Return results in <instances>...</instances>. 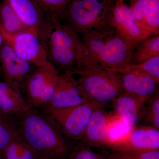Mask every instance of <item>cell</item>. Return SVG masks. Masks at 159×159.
I'll use <instances>...</instances> for the list:
<instances>
[{"instance_id":"cell-16","label":"cell","mask_w":159,"mask_h":159,"mask_svg":"<svg viewBox=\"0 0 159 159\" xmlns=\"http://www.w3.org/2000/svg\"><path fill=\"white\" fill-rule=\"evenodd\" d=\"M147 101L143 98L123 92L114 99L112 105L115 115L133 128L142 119L144 105Z\"/></svg>"},{"instance_id":"cell-15","label":"cell","mask_w":159,"mask_h":159,"mask_svg":"<svg viewBox=\"0 0 159 159\" xmlns=\"http://www.w3.org/2000/svg\"><path fill=\"white\" fill-rule=\"evenodd\" d=\"M118 74L124 93L148 101L158 92L157 86L158 83L148 74L138 71H129Z\"/></svg>"},{"instance_id":"cell-31","label":"cell","mask_w":159,"mask_h":159,"mask_svg":"<svg viewBox=\"0 0 159 159\" xmlns=\"http://www.w3.org/2000/svg\"><path fill=\"white\" fill-rule=\"evenodd\" d=\"M0 159H4V158H3L2 153V152H0Z\"/></svg>"},{"instance_id":"cell-17","label":"cell","mask_w":159,"mask_h":159,"mask_svg":"<svg viewBox=\"0 0 159 159\" xmlns=\"http://www.w3.org/2000/svg\"><path fill=\"white\" fill-rule=\"evenodd\" d=\"M58 71L49 62L46 65L37 67L35 70L29 74L26 77L24 81L25 99L32 108H37L40 97L49 80Z\"/></svg>"},{"instance_id":"cell-11","label":"cell","mask_w":159,"mask_h":159,"mask_svg":"<svg viewBox=\"0 0 159 159\" xmlns=\"http://www.w3.org/2000/svg\"><path fill=\"white\" fill-rule=\"evenodd\" d=\"M111 149L135 152L159 150V129L150 125L134 126L127 138Z\"/></svg>"},{"instance_id":"cell-9","label":"cell","mask_w":159,"mask_h":159,"mask_svg":"<svg viewBox=\"0 0 159 159\" xmlns=\"http://www.w3.org/2000/svg\"><path fill=\"white\" fill-rule=\"evenodd\" d=\"M73 72L60 73L53 97L42 112L71 107L89 102L84 96Z\"/></svg>"},{"instance_id":"cell-30","label":"cell","mask_w":159,"mask_h":159,"mask_svg":"<svg viewBox=\"0 0 159 159\" xmlns=\"http://www.w3.org/2000/svg\"><path fill=\"white\" fill-rule=\"evenodd\" d=\"M4 43V39H3L2 35V33L0 32V48L2 47L3 43Z\"/></svg>"},{"instance_id":"cell-32","label":"cell","mask_w":159,"mask_h":159,"mask_svg":"<svg viewBox=\"0 0 159 159\" xmlns=\"http://www.w3.org/2000/svg\"><path fill=\"white\" fill-rule=\"evenodd\" d=\"M38 159H49L47 158L41 156L40 157H39V158Z\"/></svg>"},{"instance_id":"cell-28","label":"cell","mask_w":159,"mask_h":159,"mask_svg":"<svg viewBox=\"0 0 159 159\" xmlns=\"http://www.w3.org/2000/svg\"><path fill=\"white\" fill-rule=\"evenodd\" d=\"M69 159H107L96 152L90 148V146L85 142L80 141L69 152Z\"/></svg>"},{"instance_id":"cell-19","label":"cell","mask_w":159,"mask_h":159,"mask_svg":"<svg viewBox=\"0 0 159 159\" xmlns=\"http://www.w3.org/2000/svg\"><path fill=\"white\" fill-rule=\"evenodd\" d=\"M0 29L10 34L25 32L32 33L5 0L0 5Z\"/></svg>"},{"instance_id":"cell-24","label":"cell","mask_w":159,"mask_h":159,"mask_svg":"<svg viewBox=\"0 0 159 159\" xmlns=\"http://www.w3.org/2000/svg\"><path fill=\"white\" fill-rule=\"evenodd\" d=\"M112 71L118 74L129 71L142 72L150 75L159 83V56L152 57L139 63L128 65L123 68Z\"/></svg>"},{"instance_id":"cell-26","label":"cell","mask_w":159,"mask_h":159,"mask_svg":"<svg viewBox=\"0 0 159 159\" xmlns=\"http://www.w3.org/2000/svg\"><path fill=\"white\" fill-rule=\"evenodd\" d=\"M142 118L149 125L159 129V95L158 91L146 102Z\"/></svg>"},{"instance_id":"cell-34","label":"cell","mask_w":159,"mask_h":159,"mask_svg":"<svg viewBox=\"0 0 159 159\" xmlns=\"http://www.w3.org/2000/svg\"><path fill=\"white\" fill-rule=\"evenodd\" d=\"M113 1H114V0H113ZM114 2H115V1H114Z\"/></svg>"},{"instance_id":"cell-13","label":"cell","mask_w":159,"mask_h":159,"mask_svg":"<svg viewBox=\"0 0 159 159\" xmlns=\"http://www.w3.org/2000/svg\"><path fill=\"white\" fill-rule=\"evenodd\" d=\"M0 62L5 81L21 85L31 70V64L17 55L4 43L0 48Z\"/></svg>"},{"instance_id":"cell-2","label":"cell","mask_w":159,"mask_h":159,"mask_svg":"<svg viewBox=\"0 0 159 159\" xmlns=\"http://www.w3.org/2000/svg\"><path fill=\"white\" fill-rule=\"evenodd\" d=\"M18 127L20 136L41 156L65 159L68 155L64 135L43 112H27L19 119Z\"/></svg>"},{"instance_id":"cell-27","label":"cell","mask_w":159,"mask_h":159,"mask_svg":"<svg viewBox=\"0 0 159 159\" xmlns=\"http://www.w3.org/2000/svg\"><path fill=\"white\" fill-rule=\"evenodd\" d=\"M107 159H159V150L148 152L113 151Z\"/></svg>"},{"instance_id":"cell-29","label":"cell","mask_w":159,"mask_h":159,"mask_svg":"<svg viewBox=\"0 0 159 159\" xmlns=\"http://www.w3.org/2000/svg\"><path fill=\"white\" fill-rule=\"evenodd\" d=\"M60 73V72L58 71L55 73L49 80L45 88L40 97L37 108H43L52 98L55 91Z\"/></svg>"},{"instance_id":"cell-14","label":"cell","mask_w":159,"mask_h":159,"mask_svg":"<svg viewBox=\"0 0 159 159\" xmlns=\"http://www.w3.org/2000/svg\"><path fill=\"white\" fill-rule=\"evenodd\" d=\"M134 19L150 36L159 35V0H129Z\"/></svg>"},{"instance_id":"cell-6","label":"cell","mask_w":159,"mask_h":159,"mask_svg":"<svg viewBox=\"0 0 159 159\" xmlns=\"http://www.w3.org/2000/svg\"><path fill=\"white\" fill-rule=\"evenodd\" d=\"M98 107L93 103L86 102L43 113L64 135L80 141L84 136L93 112Z\"/></svg>"},{"instance_id":"cell-12","label":"cell","mask_w":159,"mask_h":159,"mask_svg":"<svg viewBox=\"0 0 159 159\" xmlns=\"http://www.w3.org/2000/svg\"><path fill=\"white\" fill-rule=\"evenodd\" d=\"M21 85L0 81V113L20 119L32 109L21 91Z\"/></svg>"},{"instance_id":"cell-1","label":"cell","mask_w":159,"mask_h":159,"mask_svg":"<svg viewBox=\"0 0 159 159\" xmlns=\"http://www.w3.org/2000/svg\"><path fill=\"white\" fill-rule=\"evenodd\" d=\"M81 36V54L77 71H112L130 63L136 46L126 40L111 25L91 30Z\"/></svg>"},{"instance_id":"cell-33","label":"cell","mask_w":159,"mask_h":159,"mask_svg":"<svg viewBox=\"0 0 159 159\" xmlns=\"http://www.w3.org/2000/svg\"><path fill=\"white\" fill-rule=\"evenodd\" d=\"M114 1H116V0H114Z\"/></svg>"},{"instance_id":"cell-23","label":"cell","mask_w":159,"mask_h":159,"mask_svg":"<svg viewBox=\"0 0 159 159\" xmlns=\"http://www.w3.org/2000/svg\"><path fill=\"white\" fill-rule=\"evenodd\" d=\"M2 153L4 159H38L41 157L20 136L12 141Z\"/></svg>"},{"instance_id":"cell-10","label":"cell","mask_w":159,"mask_h":159,"mask_svg":"<svg viewBox=\"0 0 159 159\" xmlns=\"http://www.w3.org/2000/svg\"><path fill=\"white\" fill-rule=\"evenodd\" d=\"M111 25L129 42L136 46L150 37L139 25L124 0H116L112 8Z\"/></svg>"},{"instance_id":"cell-7","label":"cell","mask_w":159,"mask_h":159,"mask_svg":"<svg viewBox=\"0 0 159 159\" xmlns=\"http://www.w3.org/2000/svg\"><path fill=\"white\" fill-rule=\"evenodd\" d=\"M23 22L47 47L54 25L36 0H5Z\"/></svg>"},{"instance_id":"cell-5","label":"cell","mask_w":159,"mask_h":159,"mask_svg":"<svg viewBox=\"0 0 159 159\" xmlns=\"http://www.w3.org/2000/svg\"><path fill=\"white\" fill-rule=\"evenodd\" d=\"M84 96L91 103L104 108L123 92L119 74L106 70L77 71Z\"/></svg>"},{"instance_id":"cell-4","label":"cell","mask_w":159,"mask_h":159,"mask_svg":"<svg viewBox=\"0 0 159 159\" xmlns=\"http://www.w3.org/2000/svg\"><path fill=\"white\" fill-rule=\"evenodd\" d=\"M81 41L79 34L61 22L54 28L47 43L49 62L60 73L73 72L79 68Z\"/></svg>"},{"instance_id":"cell-21","label":"cell","mask_w":159,"mask_h":159,"mask_svg":"<svg viewBox=\"0 0 159 159\" xmlns=\"http://www.w3.org/2000/svg\"><path fill=\"white\" fill-rule=\"evenodd\" d=\"M132 128L116 115L111 116L107 132V148L111 149L123 142L128 137Z\"/></svg>"},{"instance_id":"cell-25","label":"cell","mask_w":159,"mask_h":159,"mask_svg":"<svg viewBox=\"0 0 159 159\" xmlns=\"http://www.w3.org/2000/svg\"><path fill=\"white\" fill-rule=\"evenodd\" d=\"M71 0H36L54 25L60 22V18L66 7Z\"/></svg>"},{"instance_id":"cell-8","label":"cell","mask_w":159,"mask_h":159,"mask_svg":"<svg viewBox=\"0 0 159 159\" xmlns=\"http://www.w3.org/2000/svg\"><path fill=\"white\" fill-rule=\"evenodd\" d=\"M4 42L21 58L37 67L49 62L47 47L33 33L25 32L16 34H7L0 29Z\"/></svg>"},{"instance_id":"cell-20","label":"cell","mask_w":159,"mask_h":159,"mask_svg":"<svg viewBox=\"0 0 159 159\" xmlns=\"http://www.w3.org/2000/svg\"><path fill=\"white\" fill-rule=\"evenodd\" d=\"M157 56H159V35H152L135 46L129 64L139 63Z\"/></svg>"},{"instance_id":"cell-22","label":"cell","mask_w":159,"mask_h":159,"mask_svg":"<svg viewBox=\"0 0 159 159\" xmlns=\"http://www.w3.org/2000/svg\"><path fill=\"white\" fill-rule=\"evenodd\" d=\"M20 137L16 118L0 113V152L12 141Z\"/></svg>"},{"instance_id":"cell-3","label":"cell","mask_w":159,"mask_h":159,"mask_svg":"<svg viewBox=\"0 0 159 159\" xmlns=\"http://www.w3.org/2000/svg\"><path fill=\"white\" fill-rule=\"evenodd\" d=\"M113 0H71L66 7L60 21L77 34L111 25Z\"/></svg>"},{"instance_id":"cell-18","label":"cell","mask_w":159,"mask_h":159,"mask_svg":"<svg viewBox=\"0 0 159 159\" xmlns=\"http://www.w3.org/2000/svg\"><path fill=\"white\" fill-rule=\"evenodd\" d=\"M111 116L104 108L97 107L93 112L84 136L80 141L92 147L107 148V132Z\"/></svg>"}]
</instances>
